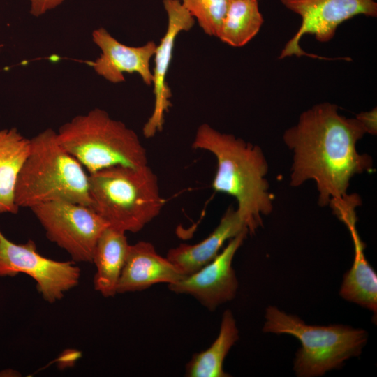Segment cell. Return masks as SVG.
Masks as SVG:
<instances>
[{"label": "cell", "mask_w": 377, "mask_h": 377, "mask_svg": "<svg viewBox=\"0 0 377 377\" xmlns=\"http://www.w3.org/2000/svg\"><path fill=\"white\" fill-rule=\"evenodd\" d=\"M185 276L154 246L140 241L129 246L117 285V293L141 291L159 283H174Z\"/></svg>", "instance_id": "cell-13"}, {"label": "cell", "mask_w": 377, "mask_h": 377, "mask_svg": "<svg viewBox=\"0 0 377 377\" xmlns=\"http://www.w3.org/2000/svg\"><path fill=\"white\" fill-rule=\"evenodd\" d=\"M263 21L258 1L229 0L217 38L232 47H242L256 36Z\"/></svg>", "instance_id": "cell-19"}, {"label": "cell", "mask_w": 377, "mask_h": 377, "mask_svg": "<svg viewBox=\"0 0 377 377\" xmlns=\"http://www.w3.org/2000/svg\"><path fill=\"white\" fill-rule=\"evenodd\" d=\"M57 134L61 146L89 174L115 165H148L146 149L136 133L100 108L75 116Z\"/></svg>", "instance_id": "cell-5"}, {"label": "cell", "mask_w": 377, "mask_h": 377, "mask_svg": "<svg viewBox=\"0 0 377 377\" xmlns=\"http://www.w3.org/2000/svg\"><path fill=\"white\" fill-rule=\"evenodd\" d=\"M364 126L367 133L376 135L377 132L376 108L368 112H362L355 117Z\"/></svg>", "instance_id": "cell-22"}, {"label": "cell", "mask_w": 377, "mask_h": 377, "mask_svg": "<svg viewBox=\"0 0 377 377\" xmlns=\"http://www.w3.org/2000/svg\"><path fill=\"white\" fill-rule=\"evenodd\" d=\"M366 133L356 117L339 114L335 104L320 103L303 112L283 135L293 154L290 186L313 180L320 207L347 199L352 177L374 170L372 158L357 149Z\"/></svg>", "instance_id": "cell-1"}, {"label": "cell", "mask_w": 377, "mask_h": 377, "mask_svg": "<svg viewBox=\"0 0 377 377\" xmlns=\"http://www.w3.org/2000/svg\"><path fill=\"white\" fill-rule=\"evenodd\" d=\"M244 231L249 232L244 221L237 209L230 206L207 237L194 244H181L170 249L166 257L186 277L213 260L226 241Z\"/></svg>", "instance_id": "cell-14"}, {"label": "cell", "mask_w": 377, "mask_h": 377, "mask_svg": "<svg viewBox=\"0 0 377 377\" xmlns=\"http://www.w3.org/2000/svg\"><path fill=\"white\" fill-rule=\"evenodd\" d=\"M30 150V139L16 128L0 130V213L17 214L15 191Z\"/></svg>", "instance_id": "cell-16"}, {"label": "cell", "mask_w": 377, "mask_h": 377, "mask_svg": "<svg viewBox=\"0 0 377 377\" xmlns=\"http://www.w3.org/2000/svg\"><path fill=\"white\" fill-rule=\"evenodd\" d=\"M92 40L101 51L100 57L91 64L98 75L117 84L125 81V73H138L145 84L152 85L150 61L157 45L154 41H148L139 47L128 46L103 27L93 31Z\"/></svg>", "instance_id": "cell-12"}, {"label": "cell", "mask_w": 377, "mask_h": 377, "mask_svg": "<svg viewBox=\"0 0 377 377\" xmlns=\"http://www.w3.org/2000/svg\"><path fill=\"white\" fill-rule=\"evenodd\" d=\"M353 239L355 258L352 267L344 275L340 295L345 300L365 307L375 314L377 311V275L367 260L365 245L356 229V222L348 223Z\"/></svg>", "instance_id": "cell-17"}, {"label": "cell", "mask_w": 377, "mask_h": 377, "mask_svg": "<svg viewBox=\"0 0 377 377\" xmlns=\"http://www.w3.org/2000/svg\"><path fill=\"white\" fill-rule=\"evenodd\" d=\"M239 330L232 311L226 310L221 322L219 333L205 350L193 355L186 366L188 377H228L223 364L229 350L239 339Z\"/></svg>", "instance_id": "cell-18"}, {"label": "cell", "mask_w": 377, "mask_h": 377, "mask_svg": "<svg viewBox=\"0 0 377 377\" xmlns=\"http://www.w3.org/2000/svg\"><path fill=\"white\" fill-rule=\"evenodd\" d=\"M163 4L168 16V25L160 43L156 45L154 55L152 84L154 107L142 128V133L147 138H151L162 131L165 114L172 106V91L167 84L166 77L172 57L175 39L181 32L188 31L195 23L194 18L182 6L180 0H163Z\"/></svg>", "instance_id": "cell-11"}, {"label": "cell", "mask_w": 377, "mask_h": 377, "mask_svg": "<svg viewBox=\"0 0 377 377\" xmlns=\"http://www.w3.org/2000/svg\"><path fill=\"white\" fill-rule=\"evenodd\" d=\"M20 273L31 277L43 298L50 303L60 300L78 285L80 278V269L74 261L46 258L39 253L33 240L15 244L0 230V276Z\"/></svg>", "instance_id": "cell-8"}, {"label": "cell", "mask_w": 377, "mask_h": 377, "mask_svg": "<svg viewBox=\"0 0 377 377\" xmlns=\"http://www.w3.org/2000/svg\"><path fill=\"white\" fill-rule=\"evenodd\" d=\"M192 147L214 156L217 166L212 188L235 198L249 233H254L262 226L261 216L269 214L274 207L266 179L268 163L262 149L207 124L198 128Z\"/></svg>", "instance_id": "cell-2"}, {"label": "cell", "mask_w": 377, "mask_h": 377, "mask_svg": "<svg viewBox=\"0 0 377 377\" xmlns=\"http://www.w3.org/2000/svg\"><path fill=\"white\" fill-rule=\"evenodd\" d=\"M256 1H258V0H256Z\"/></svg>", "instance_id": "cell-24"}, {"label": "cell", "mask_w": 377, "mask_h": 377, "mask_svg": "<svg viewBox=\"0 0 377 377\" xmlns=\"http://www.w3.org/2000/svg\"><path fill=\"white\" fill-rule=\"evenodd\" d=\"M130 244L126 232L107 227L96 244L92 263L96 269L94 289L105 297L117 293V285L125 264Z\"/></svg>", "instance_id": "cell-15"}, {"label": "cell", "mask_w": 377, "mask_h": 377, "mask_svg": "<svg viewBox=\"0 0 377 377\" xmlns=\"http://www.w3.org/2000/svg\"><path fill=\"white\" fill-rule=\"evenodd\" d=\"M263 330L290 334L300 340L302 346L296 353L294 370L300 377L320 376L340 367L345 360L361 353L368 339L364 330L343 325H307L272 306L266 309Z\"/></svg>", "instance_id": "cell-6"}, {"label": "cell", "mask_w": 377, "mask_h": 377, "mask_svg": "<svg viewBox=\"0 0 377 377\" xmlns=\"http://www.w3.org/2000/svg\"><path fill=\"white\" fill-rule=\"evenodd\" d=\"M2 47H3V45L1 44H0V52H1V50L2 49Z\"/></svg>", "instance_id": "cell-23"}, {"label": "cell", "mask_w": 377, "mask_h": 377, "mask_svg": "<svg viewBox=\"0 0 377 377\" xmlns=\"http://www.w3.org/2000/svg\"><path fill=\"white\" fill-rule=\"evenodd\" d=\"M203 31L218 37L227 13L229 0H180Z\"/></svg>", "instance_id": "cell-20"}, {"label": "cell", "mask_w": 377, "mask_h": 377, "mask_svg": "<svg viewBox=\"0 0 377 377\" xmlns=\"http://www.w3.org/2000/svg\"><path fill=\"white\" fill-rule=\"evenodd\" d=\"M49 240L65 250L75 263H92L97 241L109 226L91 207L54 200L30 208Z\"/></svg>", "instance_id": "cell-7"}, {"label": "cell", "mask_w": 377, "mask_h": 377, "mask_svg": "<svg viewBox=\"0 0 377 377\" xmlns=\"http://www.w3.org/2000/svg\"><path fill=\"white\" fill-rule=\"evenodd\" d=\"M248 233L244 231L230 239L210 263L194 274L169 284L170 290L193 296L210 311L234 299L238 281L232 262Z\"/></svg>", "instance_id": "cell-10"}, {"label": "cell", "mask_w": 377, "mask_h": 377, "mask_svg": "<svg viewBox=\"0 0 377 377\" xmlns=\"http://www.w3.org/2000/svg\"><path fill=\"white\" fill-rule=\"evenodd\" d=\"M89 175L82 165L47 128L30 139V150L18 175L15 202L20 207L54 200L91 206Z\"/></svg>", "instance_id": "cell-3"}, {"label": "cell", "mask_w": 377, "mask_h": 377, "mask_svg": "<svg viewBox=\"0 0 377 377\" xmlns=\"http://www.w3.org/2000/svg\"><path fill=\"white\" fill-rule=\"evenodd\" d=\"M290 10L300 15L301 24L293 37L288 40L279 58L303 55L322 58L307 54L300 46L305 34L313 35L321 43L330 41L337 27L343 22L358 15L375 17L377 0H280Z\"/></svg>", "instance_id": "cell-9"}, {"label": "cell", "mask_w": 377, "mask_h": 377, "mask_svg": "<svg viewBox=\"0 0 377 377\" xmlns=\"http://www.w3.org/2000/svg\"><path fill=\"white\" fill-rule=\"evenodd\" d=\"M91 207L109 225L138 232L159 215L165 200L148 165H115L89 175Z\"/></svg>", "instance_id": "cell-4"}, {"label": "cell", "mask_w": 377, "mask_h": 377, "mask_svg": "<svg viewBox=\"0 0 377 377\" xmlns=\"http://www.w3.org/2000/svg\"><path fill=\"white\" fill-rule=\"evenodd\" d=\"M30 3V13L39 17L59 6L65 0H28Z\"/></svg>", "instance_id": "cell-21"}]
</instances>
